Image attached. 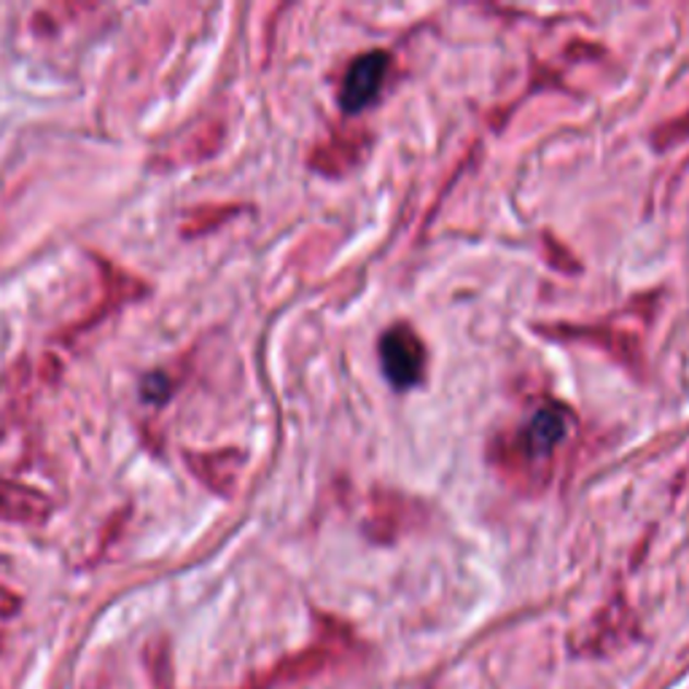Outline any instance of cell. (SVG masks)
I'll return each instance as SVG.
<instances>
[{
  "label": "cell",
  "mask_w": 689,
  "mask_h": 689,
  "mask_svg": "<svg viewBox=\"0 0 689 689\" xmlns=\"http://www.w3.org/2000/svg\"><path fill=\"white\" fill-rule=\"evenodd\" d=\"M380 361L388 380L404 390L421 383L423 372H426V348L410 326L399 324L383 335Z\"/></svg>",
  "instance_id": "6da1fadb"
},
{
  "label": "cell",
  "mask_w": 689,
  "mask_h": 689,
  "mask_svg": "<svg viewBox=\"0 0 689 689\" xmlns=\"http://www.w3.org/2000/svg\"><path fill=\"white\" fill-rule=\"evenodd\" d=\"M186 463L192 469V474L203 482L210 491L229 496L234 491V482H238L240 463L243 456H238V450H218V452H186Z\"/></svg>",
  "instance_id": "277c9868"
},
{
  "label": "cell",
  "mask_w": 689,
  "mask_h": 689,
  "mask_svg": "<svg viewBox=\"0 0 689 689\" xmlns=\"http://www.w3.org/2000/svg\"><path fill=\"white\" fill-rule=\"evenodd\" d=\"M51 512L49 498L22 482H0V520L44 522Z\"/></svg>",
  "instance_id": "5b68a950"
},
{
  "label": "cell",
  "mask_w": 689,
  "mask_h": 689,
  "mask_svg": "<svg viewBox=\"0 0 689 689\" xmlns=\"http://www.w3.org/2000/svg\"><path fill=\"white\" fill-rule=\"evenodd\" d=\"M388 65L390 60L386 51H366V55H361L359 60L348 68L340 89V102L344 111H364V108L380 95L388 76Z\"/></svg>",
  "instance_id": "7a4b0ae2"
},
{
  "label": "cell",
  "mask_w": 689,
  "mask_h": 689,
  "mask_svg": "<svg viewBox=\"0 0 689 689\" xmlns=\"http://www.w3.org/2000/svg\"><path fill=\"white\" fill-rule=\"evenodd\" d=\"M568 431V415L560 407H544L539 410L531 421L525 423L520 434V450L528 461H542V458L553 456L555 447L566 439Z\"/></svg>",
  "instance_id": "3957f363"
}]
</instances>
